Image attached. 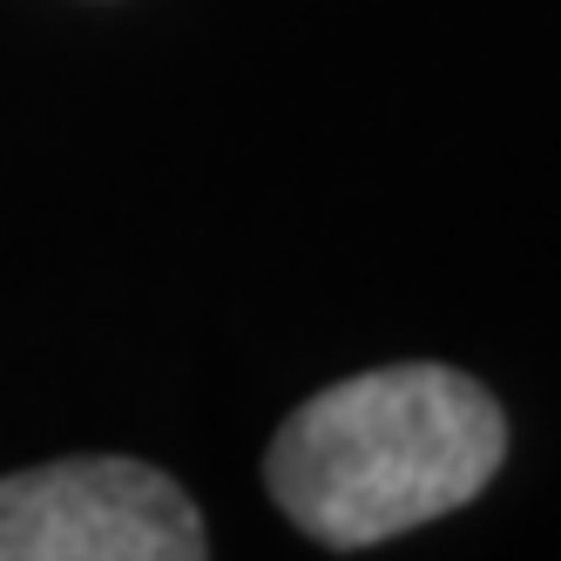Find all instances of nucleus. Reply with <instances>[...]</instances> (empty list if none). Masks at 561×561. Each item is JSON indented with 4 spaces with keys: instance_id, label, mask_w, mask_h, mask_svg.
I'll return each mask as SVG.
<instances>
[{
    "instance_id": "nucleus-1",
    "label": "nucleus",
    "mask_w": 561,
    "mask_h": 561,
    "mask_svg": "<svg viewBox=\"0 0 561 561\" xmlns=\"http://www.w3.org/2000/svg\"><path fill=\"white\" fill-rule=\"evenodd\" d=\"M507 454L488 386L454 366H379L339 379L277 426L264 480L311 541L373 548L467 507Z\"/></svg>"
},
{
    "instance_id": "nucleus-2",
    "label": "nucleus",
    "mask_w": 561,
    "mask_h": 561,
    "mask_svg": "<svg viewBox=\"0 0 561 561\" xmlns=\"http://www.w3.org/2000/svg\"><path fill=\"white\" fill-rule=\"evenodd\" d=\"M204 514L163 467L123 454L48 460L0 480V561H196Z\"/></svg>"
}]
</instances>
